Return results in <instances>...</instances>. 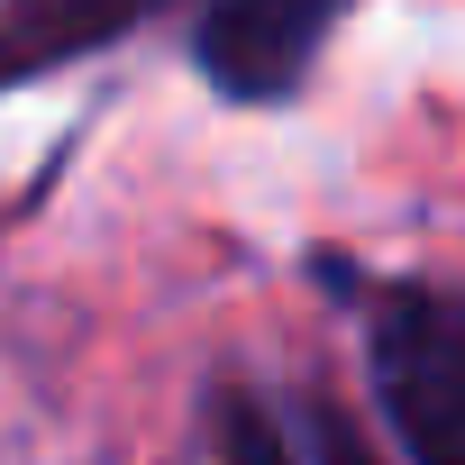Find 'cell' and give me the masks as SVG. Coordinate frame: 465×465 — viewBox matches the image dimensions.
<instances>
[{
  "instance_id": "1",
  "label": "cell",
  "mask_w": 465,
  "mask_h": 465,
  "mask_svg": "<svg viewBox=\"0 0 465 465\" xmlns=\"http://www.w3.org/2000/svg\"><path fill=\"white\" fill-rule=\"evenodd\" d=\"M329 292L365 311V374L392 447L411 465H465V292L438 283H383L338 256H320Z\"/></svg>"
},
{
  "instance_id": "2",
  "label": "cell",
  "mask_w": 465,
  "mask_h": 465,
  "mask_svg": "<svg viewBox=\"0 0 465 465\" xmlns=\"http://www.w3.org/2000/svg\"><path fill=\"white\" fill-rule=\"evenodd\" d=\"M347 10H356V0H201V19H192V74L219 101H247V110L292 101Z\"/></svg>"
},
{
  "instance_id": "3",
  "label": "cell",
  "mask_w": 465,
  "mask_h": 465,
  "mask_svg": "<svg viewBox=\"0 0 465 465\" xmlns=\"http://www.w3.org/2000/svg\"><path fill=\"white\" fill-rule=\"evenodd\" d=\"M164 10H183V0H0V92H28Z\"/></svg>"
},
{
  "instance_id": "4",
  "label": "cell",
  "mask_w": 465,
  "mask_h": 465,
  "mask_svg": "<svg viewBox=\"0 0 465 465\" xmlns=\"http://www.w3.org/2000/svg\"><path fill=\"white\" fill-rule=\"evenodd\" d=\"M201 420H210V456H219V465H302V438H292L283 411H274L265 392H247V383H219V392L201 401Z\"/></svg>"
},
{
  "instance_id": "5",
  "label": "cell",
  "mask_w": 465,
  "mask_h": 465,
  "mask_svg": "<svg viewBox=\"0 0 465 465\" xmlns=\"http://www.w3.org/2000/svg\"><path fill=\"white\" fill-rule=\"evenodd\" d=\"M302 456H311V465H383V456H374V438H365L329 392H311V401H302Z\"/></svg>"
}]
</instances>
